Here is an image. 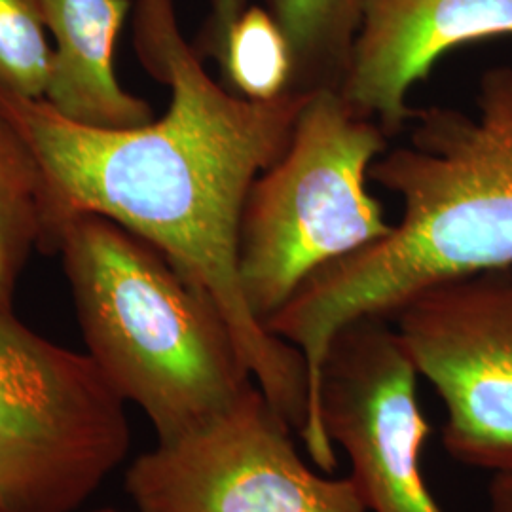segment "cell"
I'll return each instance as SVG.
<instances>
[{"instance_id":"16","label":"cell","mask_w":512,"mask_h":512,"mask_svg":"<svg viewBox=\"0 0 512 512\" xmlns=\"http://www.w3.org/2000/svg\"><path fill=\"white\" fill-rule=\"evenodd\" d=\"M488 511L512 512V473H495L488 488Z\"/></svg>"},{"instance_id":"10","label":"cell","mask_w":512,"mask_h":512,"mask_svg":"<svg viewBox=\"0 0 512 512\" xmlns=\"http://www.w3.org/2000/svg\"><path fill=\"white\" fill-rule=\"evenodd\" d=\"M52 38V73L44 103L61 118L99 129L145 126L154 110L122 88L114 48L131 0H42Z\"/></svg>"},{"instance_id":"12","label":"cell","mask_w":512,"mask_h":512,"mask_svg":"<svg viewBox=\"0 0 512 512\" xmlns=\"http://www.w3.org/2000/svg\"><path fill=\"white\" fill-rule=\"evenodd\" d=\"M266 2L293 55L289 92H340L368 0Z\"/></svg>"},{"instance_id":"13","label":"cell","mask_w":512,"mask_h":512,"mask_svg":"<svg viewBox=\"0 0 512 512\" xmlns=\"http://www.w3.org/2000/svg\"><path fill=\"white\" fill-rule=\"evenodd\" d=\"M224 86L251 101L291 90L293 55L268 8L247 6L230 27L219 57Z\"/></svg>"},{"instance_id":"9","label":"cell","mask_w":512,"mask_h":512,"mask_svg":"<svg viewBox=\"0 0 512 512\" xmlns=\"http://www.w3.org/2000/svg\"><path fill=\"white\" fill-rule=\"evenodd\" d=\"M512 37V0H368L340 93L389 137L408 126L412 88L440 57Z\"/></svg>"},{"instance_id":"17","label":"cell","mask_w":512,"mask_h":512,"mask_svg":"<svg viewBox=\"0 0 512 512\" xmlns=\"http://www.w3.org/2000/svg\"><path fill=\"white\" fill-rule=\"evenodd\" d=\"M97 512H118V511H110V509H109V511H97Z\"/></svg>"},{"instance_id":"3","label":"cell","mask_w":512,"mask_h":512,"mask_svg":"<svg viewBox=\"0 0 512 512\" xmlns=\"http://www.w3.org/2000/svg\"><path fill=\"white\" fill-rule=\"evenodd\" d=\"M55 253L88 355L158 440L215 418L256 384L213 300L147 239L78 211Z\"/></svg>"},{"instance_id":"1","label":"cell","mask_w":512,"mask_h":512,"mask_svg":"<svg viewBox=\"0 0 512 512\" xmlns=\"http://www.w3.org/2000/svg\"><path fill=\"white\" fill-rule=\"evenodd\" d=\"M133 48L171 92L160 118L129 129L80 126L42 99L0 90V110L33 148L59 219L88 211L147 239L207 294L256 385L302 433L308 374L298 349L266 329L239 281L241 211L256 177L289 145L310 93L251 101L211 78L173 0H135Z\"/></svg>"},{"instance_id":"5","label":"cell","mask_w":512,"mask_h":512,"mask_svg":"<svg viewBox=\"0 0 512 512\" xmlns=\"http://www.w3.org/2000/svg\"><path fill=\"white\" fill-rule=\"evenodd\" d=\"M128 401L88 353L0 310V512H74L129 450Z\"/></svg>"},{"instance_id":"6","label":"cell","mask_w":512,"mask_h":512,"mask_svg":"<svg viewBox=\"0 0 512 512\" xmlns=\"http://www.w3.org/2000/svg\"><path fill=\"white\" fill-rule=\"evenodd\" d=\"M291 431L255 384L215 418L135 459L129 497L139 512H368L351 476L313 471Z\"/></svg>"},{"instance_id":"14","label":"cell","mask_w":512,"mask_h":512,"mask_svg":"<svg viewBox=\"0 0 512 512\" xmlns=\"http://www.w3.org/2000/svg\"><path fill=\"white\" fill-rule=\"evenodd\" d=\"M52 57L42 0H0V90L44 99Z\"/></svg>"},{"instance_id":"2","label":"cell","mask_w":512,"mask_h":512,"mask_svg":"<svg viewBox=\"0 0 512 512\" xmlns=\"http://www.w3.org/2000/svg\"><path fill=\"white\" fill-rule=\"evenodd\" d=\"M476 112L414 109L406 143L387 148L368 179L403 202L384 239L310 277L266 329L300 351L308 421L300 437L323 450L317 416L321 366L336 332L363 317H391L442 281L512 268V67L484 71Z\"/></svg>"},{"instance_id":"7","label":"cell","mask_w":512,"mask_h":512,"mask_svg":"<svg viewBox=\"0 0 512 512\" xmlns=\"http://www.w3.org/2000/svg\"><path fill=\"white\" fill-rule=\"evenodd\" d=\"M389 319L446 408V452L512 473V268L442 281Z\"/></svg>"},{"instance_id":"4","label":"cell","mask_w":512,"mask_h":512,"mask_svg":"<svg viewBox=\"0 0 512 512\" xmlns=\"http://www.w3.org/2000/svg\"><path fill=\"white\" fill-rule=\"evenodd\" d=\"M387 148L389 135L342 93H310L239 220V281L264 327L319 270L391 234L395 222L368 192L370 167Z\"/></svg>"},{"instance_id":"11","label":"cell","mask_w":512,"mask_h":512,"mask_svg":"<svg viewBox=\"0 0 512 512\" xmlns=\"http://www.w3.org/2000/svg\"><path fill=\"white\" fill-rule=\"evenodd\" d=\"M63 222L33 148L0 110V310H14L35 251L55 253Z\"/></svg>"},{"instance_id":"8","label":"cell","mask_w":512,"mask_h":512,"mask_svg":"<svg viewBox=\"0 0 512 512\" xmlns=\"http://www.w3.org/2000/svg\"><path fill=\"white\" fill-rule=\"evenodd\" d=\"M418 378L387 317L349 323L327 349L317 416L332 446L348 456L368 512H446L421 473L431 425L421 412Z\"/></svg>"},{"instance_id":"15","label":"cell","mask_w":512,"mask_h":512,"mask_svg":"<svg viewBox=\"0 0 512 512\" xmlns=\"http://www.w3.org/2000/svg\"><path fill=\"white\" fill-rule=\"evenodd\" d=\"M249 6V0H211V12L203 25L202 33L194 42V48L202 57L219 61L224 40L239 14Z\"/></svg>"}]
</instances>
